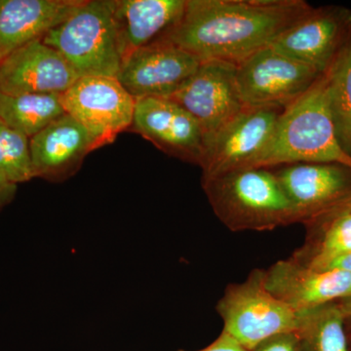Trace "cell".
I'll list each match as a JSON object with an SVG mask.
<instances>
[{"label":"cell","instance_id":"f546056e","mask_svg":"<svg viewBox=\"0 0 351 351\" xmlns=\"http://www.w3.org/2000/svg\"><path fill=\"white\" fill-rule=\"evenodd\" d=\"M350 325H351V324H350ZM348 341H350V350H351V331L348 332Z\"/></svg>","mask_w":351,"mask_h":351},{"label":"cell","instance_id":"6da1fadb","mask_svg":"<svg viewBox=\"0 0 351 351\" xmlns=\"http://www.w3.org/2000/svg\"><path fill=\"white\" fill-rule=\"evenodd\" d=\"M304 0H186L167 39L201 62L237 64L311 12Z\"/></svg>","mask_w":351,"mask_h":351},{"label":"cell","instance_id":"4fadbf2b","mask_svg":"<svg viewBox=\"0 0 351 351\" xmlns=\"http://www.w3.org/2000/svg\"><path fill=\"white\" fill-rule=\"evenodd\" d=\"M263 284L270 294L298 314L351 295L350 272L311 269L292 257L263 270Z\"/></svg>","mask_w":351,"mask_h":351},{"label":"cell","instance_id":"f1b7e54d","mask_svg":"<svg viewBox=\"0 0 351 351\" xmlns=\"http://www.w3.org/2000/svg\"><path fill=\"white\" fill-rule=\"evenodd\" d=\"M341 208H351V195L350 197L346 198V200L341 201L339 204L337 205L336 207L332 208V209H341Z\"/></svg>","mask_w":351,"mask_h":351},{"label":"cell","instance_id":"52a82bcc","mask_svg":"<svg viewBox=\"0 0 351 351\" xmlns=\"http://www.w3.org/2000/svg\"><path fill=\"white\" fill-rule=\"evenodd\" d=\"M64 112L93 136L99 147L112 144L133 122L136 99L112 76H82L61 95Z\"/></svg>","mask_w":351,"mask_h":351},{"label":"cell","instance_id":"5bb4252c","mask_svg":"<svg viewBox=\"0 0 351 351\" xmlns=\"http://www.w3.org/2000/svg\"><path fill=\"white\" fill-rule=\"evenodd\" d=\"M300 223L315 219L351 195V169L338 163H294L272 168Z\"/></svg>","mask_w":351,"mask_h":351},{"label":"cell","instance_id":"83f0119b","mask_svg":"<svg viewBox=\"0 0 351 351\" xmlns=\"http://www.w3.org/2000/svg\"><path fill=\"white\" fill-rule=\"evenodd\" d=\"M339 304L345 315L346 323L351 324V295L339 301Z\"/></svg>","mask_w":351,"mask_h":351},{"label":"cell","instance_id":"4dcf8cb0","mask_svg":"<svg viewBox=\"0 0 351 351\" xmlns=\"http://www.w3.org/2000/svg\"></svg>","mask_w":351,"mask_h":351},{"label":"cell","instance_id":"2e32d148","mask_svg":"<svg viewBox=\"0 0 351 351\" xmlns=\"http://www.w3.org/2000/svg\"><path fill=\"white\" fill-rule=\"evenodd\" d=\"M97 149L100 147L93 136L66 113L29 138L34 178L52 182L66 181Z\"/></svg>","mask_w":351,"mask_h":351},{"label":"cell","instance_id":"7a4b0ae2","mask_svg":"<svg viewBox=\"0 0 351 351\" xmlns=\"http://www.w3.org/2000/svg\"><path fill=\"white\" fill-rule=\"evenodd\" d=\"M294 163H338L351 169V156L339 145L332 123L325 73L284 110L269 144L243 169Z\"/></svg>","mask_w":351,"mask_h":351},{"label":"cell","instance_id":"8992f818","mask_svg":"<svg viewBox=\"0 0 351 351\" xmlns=\"http://www.w3.org/2000/svg\"><path fill=\"white\" fill-rule=\"evenodd\" d=\"M322 73L313 66L265 46L237 64V85L248 106L286 110L306 93Z\"/></svg>","mask_w":351,"mask_h":351},{"label":"cell","instance_id":"3957f363","mask_svg":"<svg viewBox=\"0 0 351 351\" xmlns=\"http://www.w3.org/2000/svg\"><path fill=\"white\" fill-rule=\"evenodd\" d=\"M217 218L233 232H269L300 223L271 169L247 168L202 179Z\"/></svg>","mask_w":351,"mask_h":351},{"label":"cell","instance_id":"ffe728a7","mask_svg":"<svg viewBox=\"0 0 351 351\" xmlns=\"http://www.w3.org/2000/svg\"><path fill=\"white\" fill-rule=\"evenodd\" d=\"M64 114L61 95L0 92V120L29 138Z\"/></svg>","mask_w":351,"mask_h":351},{"label":"cell","instance_id":"5b68a950","mask_svg":"<svg viewBox=\"0 0 351 351\" xmlns=\"http://www.w3.org/2000/svg\"><path fill=\"white\" fill-rule=\"evenodd\" d=\"M216 309L223 332L248 351L276 335L295 332L299 326V314L265 288L262 269L253 270L243 282L230 284Z\"/></svg>","mask_w":351,"mask_h":351},{"label":"cell","instance_id":"7402d4cb","mask_svg":"<svg viewBox=\"0 0 351 351\" xmlns=\"http://www.w3.org/2000/svg\"><path fill=\"white\" fill-rule=\"evenodd\" d=\"M325 73L337 138L343 151L351 156V41Z\"/></svg>","mask_w":351,"mask_h":351},{"label":"cell","instance_id":"d4e9b609","mask_svg":"<svg viewBox=\"0 0 351 351\" xmlns=\"http://www.w3.org/2000/svg\"><path fill=\"white\" fill-rule=\"evenodd\" d=\"M177 351H188L179 350ZM195 351H248L245 350L243 346H240L234 339H232L230 335L225 332H221V335L215 339L213 343H210L206 348L202 350Z\"/></svg>","mask_w":351,"mask_h":351},{"label":"cell","instance_id":"484cf974","mask_svg":"<svg viewBox=\"0 0 351 351\" xmlns=\"http://www.w3.org/2000/svg\"><path fill=\"white\" fill-rule=\"evenodd\" d=\"M17 188L18 184L9 181L5 176L0 173V211L12 202L17 193Z\"/></svg>","mask_w":351,"mask_h":351},{"label":"cell","instance_id":"603a6c76","mask_svg":"<svg viewBox=\"0 0 351 351\" xmlns=\"http://www.w3.org/2000/svg\"><path fill=\"white\" fill-rule=\"evenodd\" d=\"M0 173L19 184L34 179L29 138L0 120Z\"/></svg>","mask_w":351,"mask_h":351},{"label":"cell","instance_id":"8fae6325","mask_svg":"<svg viewBox=\"0 0 351 351\" xmlns=\"http://www.w3.org/2000/svg\"><path fill=\"white\" fill-rule=\"evenodd\" d=\"M129 130L142 136L170 156L200 165L206 137L191 113L170 98L136 100Z\"/></svg>","mask_w":351,"mask_h":351},{"label":"cell","instance_id":"d6986e66","mask_svg":"<svg viewBox=\"0 0 351 351\" xmlns=\"http://www.w3.org/2000/svg\"><path fill=\"white\" fill-rule=\"evenodd\" d=\"M306 225L319 230V239L295 252L294 260L311 269H326L334 261L351 253V208L329 210Z\"/></svg>","mask_w":351,"mask_h":351},{"label":"cell","instance_id":"ba28073f","mask_svg":"<svg viewBox=\"0 0 351 351\" xmlns=\"http://www.w3.org/2000/svg\"><path fill=\"white\" fill-rule=\"evenodd\" d=\"M283 108L246 105L207 141L202 179L243 169L269 144Z\"/></svg>","mask_w":351,"mask_h":351},{"label":"cell","instance_id":"ac0fdd59","mask_svg":"<svg viewBox=\"0 0 351 351\" xmlns=\"http://www.w3.org/2000/svg\"><path fill=\"white\" fill-rule=\"evenodd\" d=\"M122 61L162 38L181 18L186 0H112Z\"/></svg>","mask_w":351,"mask_h":351},{"label":"cell","instance_id":"277c9868","mask_svg":"<svg viewBox=\"0 0 351 351\" xmlns=\"http://www.w3.org/2000/svg\"><path fill=\"white\" fill-rule=\"evenodd\" d=\"M43 41L58 51L80 77H117L122 64L112 0H80Z\"/></svg>","mask_w":351,"mask_h":351},{"label":"cell","instance_id":"7c38bea8","mask_svg":"<svg viewBox=\"0 0 351 351\" xmlns=\"http://www.w3.org/2000/svg\"><path fill=\"white\" fill-rule=\"evenodd\" d=\"M350 41V9L329 5L313 7L270 45L323 73Z\"/></svg>","mask_w":351,"mask_h":351},{"label":"cell","instance_id":"9c48e42d","mask_svg":"<svg viewBox=\"0 0 351 351\" xmlns=\"http://www.w3.org/2000/svg\"><path fill=\"white\" fill-rule=\"evenodd\" d=\"M201 63L180 46L167 39H159L127 56L117 78L136 100L171 98Z\"/></svg>","mask_w":351,"mask_h":351},{"label":"cell","instance_id":"44dd1931","mask_svg":"<svg viewBox=\"0 0 351 351\" xmlns=\"http://www.w3.org/2000/svg\"><path fill=\"white\" fill-rule=\"evenodd\" d=\"M339 302L299 314L295 331L304 351H351Z\"/></svg>","mask_w":351,"mask_h":351},{"label":"cell","instance_id":"9a60e30c","mask_svg":"<svg viewBox=\"0 0 351 351\" xmlns=\"http://www.w3.org/2000/svg\"><path fill=\"white\" fill-rule=\"evenodd\" d=\"M80 77L68 62L43 39L14 51L0 62V92L64 94Z\"/></svg>","mask_w":351,"mask_h":351},{"label":"cell","instance_id":"4316f807","mask_svg":"<svg viewBox=\"0 0 351 351\" xmlns=\"http://www.w3.org/2000/svg\"><path fill=\"white\" fill-rule=\"evenodd\" d=\"M326 269H339L351 274V253L334 261Z\"/></svg>","mask_w":351,"mask_h":351},{"label":"cell","instance_id":"cb8c5ba5","mask_svg":"<svg viewBox=\"0 0 351 351\" xmlns=\"http://www.w3.org/2000/svg\"><path fill=\"white\" fill-rule=\"evenodd\" d=\"M251 351H304L297 332H284L265 339Z\"/></svg>","mask_w":351,"mask_h":351},{"label":"cell","instance_id":"30bf717a","mask_svg":"<svg viewBox=\"0 0 351 351\" xmlns=\"http://www.w3.org/2000/svg\"><path fill=\"white\" fill-rule=\"evenodd\" d=\"M170 99L195 117L206 143L246 106L237 85V64L219 60L202 62Z\"/></svg>","mask_w":351,"mask_h":351},{"label":"cell","instance_id":"e0dca14e","mask_svg":"<svg viewBox=\"0 0 351 351\" xmlns=\"http://www.w3.org/2000/svg\"><path fill=\"white\" fill-rule=\"evenodd\" d=\"M80 3V0H0V62L43 39Z\"/></svg>","mask_w":351,"mask_h":351}]
</instances>
